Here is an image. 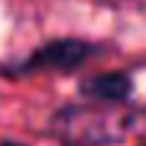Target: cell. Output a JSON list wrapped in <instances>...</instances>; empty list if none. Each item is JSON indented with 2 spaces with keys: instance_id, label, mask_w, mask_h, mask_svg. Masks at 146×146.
Wrapping results in <instances>:
<instances>
[{
  "instance_id": "cell-2",
  "label": "cell",
  "mask_w": 146,
  "mask_h": 146,
  "mask_svg": "<svg viewBox=\"0 0 146 146\" xmlns=\"http://www.w3.org/2000/svg\"><path fill=\"white\" fill-rule=\"evenodd\" d=\"M95 49L85 41H54L31 54L18 72H36V69H74L80 67Z\"/></svg>"
},
{
  "instance_id": "cell-3",
  "label": "cell",
  "mask_w": 146,
  "mask_h": 146,
  "mask_svg": "<svg viewBox=\"0 0 146 146\" xmlns=\"http://www.w3.org/2000/svg\"><path fill=\"white\" fill-rule=\"evenodd\" d=\"M131 92H133L131 77L123 72H105L98 77H90L82 85V95L98 103H128Z\"/></svg>"
},
{
  "instance_id": "cell-4",
  "label": "cell",
  "mask_w": 146,
  "mask_h": 146,
  "mask_svg": "<svg viewBox=\"0 0 146 146\" xmlns=\"http://www.w3.org/2000/svg\"><path fill=\"white\" fill-rule=\"evenodd\" d=\"M92 5H103V8H110V10H126V13H133V10H146V0H90Z\"/></svg>"
},
{
  "instance_id": "cell-1",
  "label": "cell",
  "mask_w": 146,
  "mask_h": 146,
  "mask_svg": "<svg viewBox=\"0 0 146 146\" xmlns=\"http://www.w3.org/2000/svg\"><path fill=\"white\" fill-rule=\"evenodd\" d=\"M133 113L126 103H98L67 108L56 115V131L72 144H118L128 136Z\"/></svg>"
},
{
  "instance_id": "cell-5",
  "label": "cell",
  "mask_w": 146,
  "mask_h": 146,
  "mask_svg": "<svg viewBox=\"0 0 146 146\" xmlns=\"http://www.w3.org/2000/svg\"><path fill=\"white\" fill-rule=\"evenodd\" d=\"M0 146H23V144H18V141H8V139H0Z\"/></svg>"
},
{
  "instance_id": "cell-6",
  "label": "cell",
  "mask_w": 146,
  "mask_h": 146,
  "mask_svg": "<svg viewBox=\"0 0 146 146\" xmlns=\"http://www.w3.org/2000/svg\"><path fill=\"white\" fill-rule=\"evenodd\" d=\"M139 146H146V141H144V144H139Z\"/></svg>"
}]
</instances>
